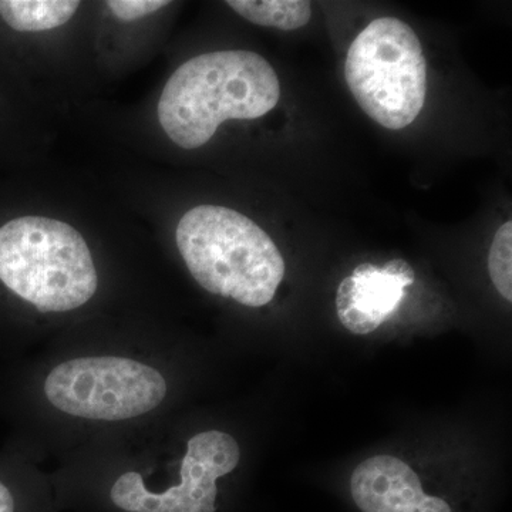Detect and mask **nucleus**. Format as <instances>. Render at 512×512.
<instances>
[{
  "instance_id": "nucleus-1",
  "label": "nucleus",
  "mask_w": 512,
  "mask_h": 512,
  "mask_svg": "<svg viewBox=\"0 0 512 512\" xmlns=\"http://www.w3.org/2000/svg\"><path fill=\"white\" fill-rule=\"evenodd\" d=\"M281 99L278 74L249 50H222L188 60L175 70L158 100V120L184 150L207 144L224 121L254 120Z\"/></svg>"
},
{
  "instance_id": "nucleus-2",
  "label": "nucleus",
  "mask_w": 512,
  "mask_h": 512,
  "mask_svg": "<svg viewBox=\"0 0 512 512\" xmlns=\"http://www.w3.org/2000/svg\"><path fill=\"white\" fill-rule=\"evenodd\" d=\"M175 241L205 291L249 308L268 305L284 279L281 251L241 212L218 205L192 208L178 222Z\"/></svg>"
},
{
  "instance_id": "nucleus-3",
  "label": "nucleus",
  "mask_w": 512,
  "mask_h": 512,
  "mask_svg": "<svg viewBox=\"0 0 512 512\" xmlns=\"http://www.w3.org/2000/svg\"><path fill=\"white\" fill-rule=\"evenodd\" d=\"M0 281L42 313L74 311L99 286L82 234L45 217L16 218L0 228Z\"/></svg>"
},
{
  "instance_id": "nucleus-4",
  "label": "nucleus",
  "mask_w": 512,
  "mask_h": 512,
  "mask_svg": "<svg viewBox=\"0 0 512 512\" xmlns=\"http://www.w3.org/2000/svg\"><path fill=\"white\" fill-rule=\"evenodd\" d=\"M346 83L370 119L402 130L426 103L427 62L416 32L403 20H373L353 40L345 63Z\"/></svg>"
},
{
  "instance_id": "nucleus-5",
  "label": "nucleus",
  "mask_w": 512,
  "mask_h": 512,
  "mask_svg": "<svg viewBox=\"0 0 512 512\" xmlns=\"http://www.w3.org/2000/svg\"><path fill=\"white\" fill-rule=\"evenodd\" d=\"M156 367L119 356L77 357L46 377V399L55 409L80 419L123 421L153 412L167 396Z\"/></svg>"
},
{
  "instance_id": "nucleus-6",
  "label": "nucleus",
  "mask_w": 512,
  "mask_h": 512,
  "mask_svg": "<svg viewBox=\"0 0 512 512\" xmlns=\"http://www.w3.org/2000/svg\"><path fill=\"white\" fill-rule=\"evenodd\" d=\"M241 460V448L231 434L202 431L188 441L180 468V483L156 493L136 471L121 474L109 490V500L123 512H217V481L231 474Z\"/></svg>"
},
{
  "instance_id": "nucleus-7",
  "label": "nucleus",
  "mask_w": 512,
  "mask_h": 512,
  "mask_svg": "<svg viewBox=\"0 0 512 512\" xmlns=\"http://www.w3.org/2000/svg\"><path fill=\"white\" fill-rule=\"evenodd\" d=\"M416 281L412 266L392 259L383 266L362 264L343 279L336 295L340 323L355 335H369L397 311L407 286Z\"/></svg>"
},
{
  "instance_id": "nucleus-8",
  "label": "nucleus",
  "mask_w": 512,
  "mask_h": 512,
  "mask_svg": "<svg viewBox=\"0 0 512 512\" xmlns=\"http://www.w3.org/2000/svg\"><path fill=\"white\" fill-rule=\"evenodd\" d=\"M350 494L362 512H453L444 498L424 493L416 471L393 456L359 464L350 478Z\"/></svg>"
},
{
  "instance_id": "nucleus-9",
  "label": "nucleus",
  "mask_w": 512,
  "mask_h": 512,
  "mask_svg": "<svg viewBox=\"0 0 512 512\" xmlns=\"http://www.w3.org/2000/svg\"><path fill=\"white\" fill-rule=\"evenodd\" d=\"M79 6L72 0H0V16L18 32H43L69 22Z\"/></svg>"
},
{
  "instance_id": "nucleus-10",
  "label": "nucleus",
  "mask_w": 512,
  "mask_h": 512,
  "mask_svg": "<svg viewBox=\"0 0 512 512\" xmlns=\"http://www.w3.org/2000/svg\"><path fill=\"white\" fill-rule=\"evenodd\" d=\"M227 5L248 22L265 28L301 29L312 18V6L306 0H229Z\"/></svg>"
},
{
  "instance_id": "nucleus-11",
  "label": "nucleus",
  "mask_w": 512,
  "mask_h": 512,
  "mask_svg": "<svg viewBox=\"0 0 512 512\" xmlns=\"http://www.w3.org/2000/svg\"><path fill=\"white\" fill-rule=\"evenodd\" d=\"M488 272L491 281L508 302L512 301V222L501 225L495 232L490 254H488Z\"/></svg>"
},
{
  "instance_id": "nucleus-12",
  "label": "nucleus",
  "mask_w": 512,
  "mask_h": 512,
  "mask_svg": "<svg viewBox=\"0 0 512 512\" xmlns=\"http://www.w3.org/2000/svg\"><path fill=\"white\" fill-rule=\"evenodd\" d=\"M167 5H170V2H164V0H110L107 2L113 15L124 22L144 18Z\"/></svg>"
},
{
  "instance_id": "nucleus-13",
  "label": "nucleus",
  "mask_w": 512,
  "mask_h": 512,
  "mask_svg": "<svg viewBox=\"0 0 512 512\" xmlns=\"http://www.w3.org/2000/svg\"><path fill=\"white\" fill-rule=\"evenodd\" d=\"M0 512H19L18 498L9 485L0 480Z\"/></svg>"
}]
</instances>
